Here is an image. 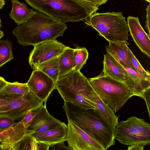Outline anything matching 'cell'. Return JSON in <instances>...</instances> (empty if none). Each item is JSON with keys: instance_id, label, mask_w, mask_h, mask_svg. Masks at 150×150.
<instances>
[{"instance_id": "7402d4cb", "label": "cell", "mask_w": 150, "mask_h": 150, "mask_svg": "<svg viewBox=\"0 0 150 150\" xmlns=\"http://www.w3.org/2000/svg\"><path fill=\"white\" fill-rule=\"evenodd\" d=\"M30 92L27 83H22L17 81L10 82L7 81L6 86L0 95L20 97Z\"/></svg>"}, {"instance_id": "9a60e30c", "label": "cell", "mask_w": 150, "mask_h": 150, "mask_svg": "<svg viewBox=\"0 0 150 150\" xmlns=\"http://www.w3.org/2000/svg\"><path fill=\"white\" fill-rule=\"evenodd\" d=\"M103 64L102 73L127 84L133 90L132 80L127 70L108 53L104 54Z\"/></svg>"}, {"instance_id": "83f0119b", "label": "cell", "mask_w": 150, "mask_h": 150, "mask_svg": "<svg viewBox=\"0 0 150 150\" xmlns=\"http://www.w3.org/2000/svg\"><path fill=\"white\" fill-rule=\"evenodd\" d=\"M36 110V109L29 112L21 120L28 129L32 124L35 114Z\"/></svg>"}, {"instance_id": "ac0fdd59", "label": "cell", "mask_w": 150, "mask_h": 150, "mask_svg": "<svg viewBox=\"0 0 150 150\" xmlns=\"http://www.w3.org/2000/svg\"><path fill=\"white\" fill-rule=\"evenodd\" d=\"M93 93L97 110L103 120L115 129L118 122L119 116L115 115L113 109L100 98L93 89Z\"/></svg>"}, {"instance_id": "cb8c5ba5", "label": "cell", "mask_w": 150, "mask_h": 150, "mask_svg": "<svg viewBox=\"0 0 150 150\" xmlns=\"http://www.w3.org/2000/svg\"><path fill=\"white\" fill-rule=\"evenodd\" d=\"M13 58L11 42L8 40H0V68Z\"/></svg>"}, {"instance_id": "d4e9b609", "label": "cell", "mask_w": 150, "mask_h": 150, "mask_svg": "<svg viewBox=\"0 0 150 150\" xmlns=\"http://www.w3.org/2000/svg\"><path fill=\"white\" fill-rule=\"evenodd\" d=\"M73 56L74 63V69L80 71L86 63L88 58V51L85 47L74 49Z\"/></svg>"}, {"instance_id": "ffe728a7", "label": "cell", "mask_w": 150, "mask_h": 150, "mask_svg": "<svg viewBox=\"0 0 150 150\" xmlns=\"http://www.w3.org/2000/svg\"><path fill=\"white\" fill-rule=\"evenodd\" d=\"M11 1L12 8L9 16L18 25L26 22L33 13L34 11L29 9L24 3L18 0H11Z\"/></svg>"}, {"instance_id": "8d00e7d4", "label": "cell", "mask_w": 150, "mask_h": 150, "mask_svg": "<svg viewBox=\"0 0 150 150\" xmlns=\"http://www.w3.org/2000/svg\"><path fill=\"white\" fill-rule=\"evenodd\" d=\"M4 34L3 31L0 30V40L4 36Z\"/></svg>"}, {"instance_id": "277c9868", "label": "cell", "mask_w": 150, "mask_h": 150, "mask_svg": "<svg viewBox=\"0 0 150 150\" xmlns=\"http://www.w3.org/2000/svg\"><path fill=\"white\" fill-rule=\"evenodd\" d=\"M55 88L64 102L84 109L96 110L93 88L80 71L73 69L59 78Z\"/></svg>"}, {"instance_id": "1f68e13d", "label": "cell", "mask_w": 150, "mask_h": 150, "mask_svg": "<svg viewBox=\"0 0 150 150\" xmlns=\"http://www.w3.org/2000/svg\"><path fill=\"white\" fill-rule=\"evenodd\" d=\"M64 142H59L50 146L53 150H71L73 149L69 147L66 146L64 144Z\"/></svg>"}, {"instance_id": "4316f807", "label": "cell", "mask_w": 150, "mask_h": 150, "mask_svg": "<svg viewBox=\"0 0 150 150\" xmlns=\"http://www.w3.org/2000/svg\"><path fill=\"white\" fill-rule=\"evenodd\" d=\"M16 122L11 118L0 116V132L8 129L13 126Z\"/></svg>"}, {"instance_id": "6da1fadb", "label": "cell", "mask_w": 150, "mask_h": 150, "mask_svg": "<svg viewBox=\"0 0 150 150\" xmlns=\"http://www.w3.org/2000/svg\"><path fill=\"white\" fill-rule=\"evenodd\" d=\"M67 28L65 23L35 10L26 22L18 25L12 34L19 44L34 46L62 36Z\"/></svg>"}, {"instance_id": "484cf974", "label": "cell", "mask_w": 150, "mask_h": 150, "mask_svg": "<svg viewBox=\"0 0 150 150\" xmlns=\"http://www.w3.org/2000/svg\"><path fill=\"white\" fill-rule=\"evenodd\" d=\"M128 55L130 63L134 71L142 74H150L149 71L145 70L143 68L129 49L128 51Z\"/></svg>"}, {"instance_id": "2e32d148", "label": "cell", "mask_w": 150, "mask_h": 150, "mask_svg": "<svg viewBox=\"0 0 150 150\" xmlns=\"http://www.w3.org/2000/svg\"><path fill=\"white\" fill-rule=\"evenodd\" d=\"M67 126L64 122H61L57 126L34 136L41 142L51 146L66 141Z\"/></svg>"}, {"instance_id": "f1b7e54d", "label": "cell", "mask_w": 150, "mask_h": 150, "mask_svg": "<svg viewBox=\"0 0 150 150\" xmlns=\"http://www.w3.org/2000/svg\"><path fill=\"white\" fill-rule=\"evenodd\" d=\"M19 98L20 97L0 95V106L7 105Z\"/></svg>"}, {"instance_id": "603a6c76", "label": "cell", "mask_w": 150, "mask_h": 150, "mask_svg": "<svg viewBox=\"0 0 150 150\" xmlns=\"http://www.w3.org/2000/svg\"><path fill=\"white\" fill-rule=\"evenodd\" d=\"M58 56L41 63L35 69L41 71L56 82L58 79Z\"/></svg>"}, {"instance_id": "3957f363", "label": "cell", "mask_w": 150, "mask_h": 150, "mask_svg": "<svg viewBox=\"0 0 150 150\" xmlns=\"http://www.w3.org/2000/svg\"><path fill=\"white\" fill-rule=\"evenodd\" d=\"M33 8L66 23L84 20L98 7L79 0H25Z\"/></svg>"}, {"instance_id": "4fadbf2b", "label": "cell", "mask_w": 150, "mask_h": 150, "mask_svg": "<svg viewBox=\"0 0 150 150\" xmlns=\"http://www.w3.org/2000/svg\"><path fill=\"white\" fill-rule=\"evenodd\" d=\"M61 122L49 113L45 102L36 109L32 124L28 129L35 132L32 134L35 136L57 126Z\"/></svg>"}, {"instance_id": "30bf717a", "label": "cell", "mask_w": 150, "mask_h": 150, "mask_svg": "<svg viewBox=\"0 0 150 150\" xmlns=\"http://www.w3.org/2000/svg\"><path fill=\"white\" fill-rule=\"evenodd\" d=\"M68 122L66 141L69 147L73 150H104L87 133L69 120Z\"/></svg>"}, {"instance_id": "5bb4252c", "label": "cell", "mask_w": 150, "mask_h": 150, "mask_svg": "<svg viewBox=\"0 0 150 150\" xmlns=\"http://www.w3.org/2000/svg\"><path fill=\"white\" fill-rule=\"evenodd\" d=\"M127 21L129 31L134 41L142 52L149 58L150 35L147 34L142 28L138 17L128 16Z\"/></svg>"}, {"instance_id": "8992f818", "label": "cell", "mask_w": 150, "mask_h": 150, "mask_svg": "<svg viewBox=\"0 0 150 150\" xmlns=\"http://www.w3.org/2000/svg\"><path fill=\"white\" fill-rule=\"evenodd\" d=\"M87 25L95 29L109 42H127L129 29L121 12L95 13L84 20Z\"/></svg>"}, {"instance_id": "9c48e42d", "label": "cell", "mask_w": 150, "mask_h": 150, "mask_svg": "<svg viewBox=\"0 0 150 150\" xmlns=\"http://www.w3.org/2000/svg\"><path fill=\"white\" fill-rule=\"evenodd\" d=\"M67 46L56 40L46 41L34 46L28 59L33 69L41 63L59 56Z\"/></svg>"}, {"instance_id": "d6986e66", "label": "cell", "mask_w": 150, "mask_h": 150, "mask_svg": "<svg viewBox=\"0 0 150 150\" xmlns=\"http://www.w3.org/2000/svg\"><path fill=\"white\" fill-rule=\"evenodd\" d=\"M123 67L127 71L132 80L135 96L142 98L144 92L150 88V74H139L130 68Z\"/></svg>"}, {"instance_id": "836d02e7", "label": "cell", "mask_w": 150, "mask_h": 150, "mask_svg": "<svg viewBox=\"0 0 150 150\" xmlns=\"http://www.w3.org/2000/svg\"><path fill=\"white\" fill-rule=\"evenodd\" d=\"M144 146L139 144H135L132 145L128 146L127 150H143L144 148Z\"/></svg>"}, {"instance_id": "f546056e", "label": "cell", "mask_w": 150, "mask_h": 150, "mask_svg": "<svg viewBox=\"0 0 150 150\" xmlns=\"http://www.w3.org/2000/svg\"><path fill=\"white\" fill-rule=\"evenodd\" d=\"M150 88L145 91L143 93L142 98L145 101L148 112L149 117H150Z\"/></svg>"}, {"instance_id": "f35d334b", "label": "cell", "mask_w": 150, "mask_h": 150, "mask_svg": "<svg viewBox=\"0 0 150 150\" xmlns=\"http://www.w3.org/2000/svg\"><path fill=\"white\" fill-rule=\"evenodd\" d=\"M1 26V20L0 19V29Z\"/></svg>"}, {"instance_id": "d590c367", "label": "cell", "mask_w": 150, "mask_h": 150, "mask_svg": "<svg viewBox=\"0 0 150 150\" xmlns=\"http://www.w3.org/2000/svg\"><path fill=\"white\" fill-rule=\"evenodd\" d=\"M5 5L4 0H0V9H2Z\"/></svg>"}, {"instance_id": "74e56055", "label": "cell", "mask_w": 150, "mask_h": 150, "mask_svg": "<svg viewBox=\"0 0 150 150\" xmlns=\"http://www.w3.org/2000/svg\"><path fill=\"white\" fill-rule=\"evenodd\" d=\"M146 1H147L149 3H150V0H145Z\"/></svg>"}, {"instance_id": "d6a6232c", "label": "cell", "mask_w": 150, "mask_h": 150, "mask_svg": "<svg viewBox=\"0 0 150 150\" xmlns=\"http://www.w3.org/2000/svg\"><path fill=\"white\" fill-rule=\"evenodd\" d=\"M146 20L145 25V28L147 30L150 35V4H149L147 6L146 8Z\"/></svg>"}, {"instance_id": "7c38bea8", "label": "cell", "mask_w": 150, "mask_h": 150, "mask_svg": "<svg viewBox=\"0 0 150 150\" xmlns=\"http://www.w3.org/2000/svg\"><path fill=\"white\" fill-rule=\"evenodd\" d=\"M35 132L28 129L21 121L13 126L0 132V150H18L20 144L27 135Z\"/></svg>"}, {"instance_id": "52a82bcc", "label": "cell", "mask_w": 150, "mask_h": 150, "mask_svg": "<svg viewBox=\"0 0 150 150\" xmlns=\"http://www.w3.org/2000/svg\"><path fill=\"white\" fill-rule=\"evenodd\" d=\"M115 139L120 143L130 146L150 144V124L144 119L132 116L121 121L115 129Z\"/></svg>"}, {"instance_id": "e0dca14e", "label": "cell", "mask_w": 150, "mask_h": 150, "mask_svg": "<svg viewBox=\"0 0 150 150\" xmlns=\"http://www.w3.org/2000/svg\"><path fill=\"white\" fill-rule=\"evenodd\" d=\"M128 45L125 42H109V45L105 46L106 51L123 67L134 70L128 55Z\"/></svg>"}, {"instance_id": "ab89813d", "label": "cell", "mask_w": 150, "mask_h": 150, "mask_svg": "<svg viewBox=\"0 0 150 150\" xmlns=\"http://www.w3.org/2000/svg\"></svg>"}, {"instance_id": "4dcf8cb0", "label": "cell", "mask_w": 150, "mask_h": 150, "mask_svg": "<svg viewBox=\"0 0 150 150\" xmlns=\"http://www.w3.org/2000/svg\"><path fill=\"white\" fill-rule=\"evenodd\" d=\"M87 3L98 7L99 6L104 4L108 0H79Z\"/></svg>"}, {"instance_id": "e575fe53", "label": "cell", "mask_w": 150, "mask_h": 150, "mask_svg": "<svg viewBox=\"0 0 150 150\" xmlns=\"http://www.w3.org/2000/svg\"><path fill=\"white\" fill-rule=\"evenodd\" d=\"M7 81L2 76H0V93L6 86Z\"/></svg>"}, {"instance_id": "8fae6325", "label": "cell", "mask_w": 150, "mask_h": 150, "mask_svg": "<svg viewBox=\"0 0 150 150\" xmlns=\"http://www.w3.org/2000/svg\"><path fill=\"white\" fill-rule=\"evenodd\" d=\"M26 83L30 91L45 103L52 91L56 89L55 82L45 74L37 69L33 71Z\"/></svg>"}, {"instance_id": "7a4b0ae2", "label": "cell", "mask_w": 150, "mask_h": 150, "mask_svg": "<svg viewBox=\"0 0 150 150\" xmlns=\"http://www.w3.org/2000/svg\"><path fill=\"white\" fill-rule=\"evenodd\" d=\"M63 108L67 120L95 140L104 150L115 144V129L103 120L96 110L84 109L66 102Z\"/></svg>"}, {"instance_id": "5b68a950", "label": "cell", "mask_w": 150, "mask_h": 150, "mask_svg": "<svg viewBox=\"0 0 150 150\" xmlns=\"http://www.w3.org/2000/svg\"><path fill=\"white\" fill-rule=\"evenodd\" d=\"M88 80L95 92L113 109L115 113L129 98L135 96L133 89L127 84L102 72Z\"/></svg>"}, {"instance_id": "ba28073f", "label": "cell", "mask_w": 150, "mask_h": 150, "mask_svg": "<svg viewBox=\"0 0 150 150\" xmlns=\"http://www.w3.org/2000/svg\"><path fill=\"white\" fill-rule=\"evenodd\" d=\"M44 101L30 91L11 103L0 106V116H5L15 120L22 118L30 111L37 109Z\"/></svg>"}, {"instance_id": "44dd1931", "label": "cell", "mask_w": 150, "mask_h": 150, "mask_svg": "<svg viewBox=\"0 0 150 150\" xmlns=\"http://www.w3.org/2000/svg\"><path fill=\"white\" fill-rule=\"evenodd\" d=\"M74 49L67 47L58 56V78L74 69Z\"/></svg>"}]
</instances>
